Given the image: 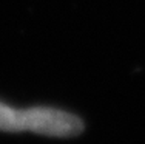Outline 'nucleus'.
<instances>
[{"mask_svg": "<svg viewBox=\"0 0 145 144\" xmlns=\"http://www.w3.org/2000/svg\"><path fill=\"white\" fill-rule=\"evenodd\" d=\"M80 116L51 105L19 108L0 101V132H31L51 138H71L84 132Z\"/></svg>", "mask_w": 145, "mask_h": 144, "instance_id": "obj_1", "label": "nucleus"}]
</instances>
